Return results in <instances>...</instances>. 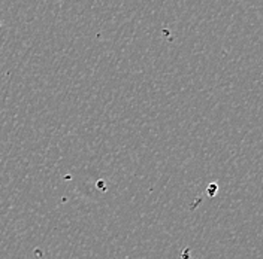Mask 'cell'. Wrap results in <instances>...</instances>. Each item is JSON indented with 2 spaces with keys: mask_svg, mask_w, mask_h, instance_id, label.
Segmentation results:
<instances>
[]
</instances>
